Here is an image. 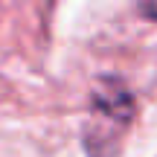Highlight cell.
Here are the masks:
<instances>
[{
    "label": "cell",
    "mask_w": 157,
    "mask_h": 157,
    "mask_svg": "<svg viewBox=\"0 0 157 157\" xmlns=\"http://www.w3.org/2000/svg\"><path fill=\"white\" fill-rule=\"evenodd\" d=\"M140 12H143V15H148V17H157V3L154 6H143Z\"/></svg>",
    "instance_id": "obj_2"
},
{
    "label": "cell",
    "mask_w": 157,
    "mask_h": 157,
    "mask_svg": "<svg viewBox=\"0 0 157 157\" xmlns=\"http://www.w3.org/2000/svg\"><path fill=\"white\" fill-rule=\"evenodd\" d=\"M134 113V99L131 90L119 78H108L105 87L93 90V105H90V119H87V154L105 157L111 151V140H117L131 122Z\"/></svg>",
    "instance_id": "obj_1"
}]
</instances>
